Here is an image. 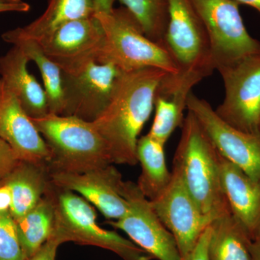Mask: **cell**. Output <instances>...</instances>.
I'll return each instance as SVG.
<instances>
[{
	"label": "cell",
	"mask_w": 260,
	"mask_h": 260,
	"mask_svg": "<svg viewBox=\"0 0 260 260\" xmlns=\"http://www.w3.org/2000/svg\"><path fill=\"white\" fill-rule=\"evenodd\" d=\"M164 70L144 68L123 73L107 107L92 121L105 140L114 164L133 166L140 132L153 112Z\"/></svg>",
	"instance_id": "cell-1"
},
{
	"label": "cell",
	"mask_w": 260,
	"mask_h": 260,
	"mask_svg": "<svg viewBox=\"0 0 260 260\" xmlns=\"http://www.w3.org/2000/svg\"><path fill=\"white\" fill-rule=\"evenodd\" d=\"M169 20L164 38L178 73L167 75L158 95H189L193 87L215 70L208 32L191 0H169Z\"/></svg>",
	"instance_id": "cell-2"
},
{
	"label": "cell",
	"mask_w": 260,
	"mask_h": 260,
	"mask_svg": "<svg viewBox=\"0 0 260 260\" xmlns=\"http://www.w3.org/2000/svg\"><path fill=\"white\" fill-rule=\"evenodd\" d=\"M219 153L192 112L188 110L173 164L202 213L210 222L231 213L222 186Z\"/></svg>",
	"instance_id": "cell-3"
},
{
	"label": "cell",
	"mask_w": 260,
	"mask_h": 260,
	"mask_svg": "<svg viewBox=\"0 0 260 260\" xmlns=\"http://www.w3.org/2000/svg\"><path fill=\"white\" fill-rule=\"evenodd\" d=\"M31 119L50 149L51 169L80 172L114 164L92 121L54 114Z\"/></svg>",
	"instance_id": "cell-4"
},
{
	"label": "cell",
	"mask_w": 260,
	"mask_h": 260,
	"mask_svg": "<svg viewBox=\"0 0 260 260\" xmlns=\"http://www.w3.org/2000/svg\"><path fill=\"white\" fill-rule=\"evenodd\" d=\"M104 32L97 61L112 63L123 73L144 68L164 70L174 76L177 66L167 48L149 39L133 15L121 6L110 13H95Z\"/></svg>",
	"instance_id": "cell-5"
},
{
	"label": "cell",
	"mask_w": 260,
	"mask_h": 260,
	"mask_svg": "<svg viewBox=\"0 0 260 260\" xmlns=\"http://www.w3.org/2000/svg\"><path fill=\"white\" fill-rule=\"evenodd\" d=\"M58 189L60 191L53 194L49 187L54 207L51 235L57 238L61 244L73 242L97 246L112 251L123 260L153 259V256L132 241L101 227L97 223L95 210L86 200L73 191Z\"/></svg>",
	"instance_id": "cell-6"
},
{
	"label": "cell",
	"mask_w": 260,
	"mask_h": 260,
	"mask_svg": "<svg viewBox=\"0 0 260 260\" xmlns=\"http://www.w3.org/2000/svg\"><path fill=\"white\" fill-rule=\"evenodd\" d=\"M209 38L215 70L260 52V42L246 30L235 0H191Z\"/></svg>",
	"instance_id": "cell-7"
},
{
	"label": "cell",
	"mask_w": 260,
	"mask_h": 260,
	"mask_svg": "<svg viewBox=\"0 0 260 260\" xmlns=\"http://www.w3.org/2000/svg\"><path fill=\"white\" fill-rule=\"evenodd\" d=\"M217 70L225 88L217 115L234 129L260 135V52Z\"/></svg>",
	"instance_id": "cell-8"
},
{
	"label": "cell",
	"mask_w": 260,
	"mask_h": 260,
	"mask_svg": "<svg viewBox=\"0 0 260 260\" xmlns=\"http://www.w3.org/2000/svg\"><path fill=\"white\" fill-rule=\"evenodd\" d=\"M122 73L112 63L95 60L73 71L61 72V114L95 121L107 107Z\"/></svg>",
	"instance_id": "cell-9"
},
{
	"label": "cell",
	"mask_w": 260,
	"mask_h": 260,
	"mask_svg": "<svg viewBox=\"0 0 260 260\" xmlns=\"http://www.w3.org/2000/svg\"><path fill=\"white\" fill-rule=\"evenodd\" d=\"M121 194L129 204L127 213L109 223L127 234L132 242L158 260H181L175 238L154 211L150 200L137 184L124 181Z\"/></svg>",
	"instance_id": "cell-10"
},
{
	"label": "cell",
	"mask_w": 260,
	"mask_h": 260,
	"mask_svg": "<svg viewBox=\"0 0 260 260\" xmlns=\"http://www.w3.org/2000/svg\"><path fill=\"white\" fill-rule=\"evenodd\" d=\"M172 180L166 190L150 201L154 211L177 242L181 259L196 245L211 222L202 213L185 185L180 170L173 164Z\"/></svg>",
	"instance_id": "cell-11"
},
{
	"label": "cell",
	"mask_w": 260,
	"mask_h": 260,
	"mask_svg": "<svg viewBox=\"0 0 260 260\" xmlns=\"http://www.w3.org/2000/svg\"><path fill=\"white\" fill-rule=\"evenodd\" d=\"M186 106L219 153L249 177L260 180V135L247 134L229 126L217 115L209 103L191 92Z\"/></svg>",
	"instance_id": "cell-12"
},
{
	"label": "cell",
	"mask_w": 260,
	"mask_h": 260,
	"mask_svg": "<svg viewBox=\"0 0 260 260\" xmlns=\"http://www.w3.org/2000/svg\"><path fill=\"white\" fill-rule=\"evenodd\" d=\"M49 178L52 185L78 193L109 220L127 213L129 204L121 194L124 181L112 164L80 172L52 169Z\"/></svg>",
	"instance_id": "cell-13"
},
{
	"label": "cell",
	"mask_w": 260,
	"mask_h": 260,
	"mask_svg": "<svg viewBox=\"0 0 260 260\" xmlns=\"http://www.w3.org/2000/svg\"><path fill=\"white\" fill-rule=\"evenodd\" d=\"M37 41L61 72H70L97 61L104 44V32L93 15L68 22Z\"/></svg>",
	"instance_id": "cell-14"
},
{
	"label": "cell",
	"mask_w": 260,
	"mask_h": 260,
	"mask_svg": "<svg viewBox=\"0 0 260 260\" xmlns=\"http://www.w3.org/2000/svg\"><path fill=\"white\" fill-rule=\"evenodd\" d=\"M0 138L11 147L20 161L50 164L45 140L14 94L0 79Z\"/></svg>",
	"instance_id": "cell-15"
},
{
	"label": "cell",
	"mask_w": 260,
	"mask_h": 260,
	"mask_svg": "<svg viewBox=\"0 0 260 260\" xmlns=\"http://www.w3.org/2000/svg\"><path fill=\"white\" fill-rule=\"evenodd\" d=\"M219 155L220 179L231 213L251 240H256L260 237V180Z\"/></svg>",
	"instance_id": "cell-16"
},
{
	"label": "cell",
	"mask_w": 260,
	"mask_h": 260,
	"mask_svg": "<svg viewBox=\"0 0 260 260\" xmlns=\"http://www.w3.org/2000/svg\"><path fill=\"white\" fill-rule=\"evenodd\" d=\"M29 59L23 51L13 47L0 56V79L18 99L32 119L49 114L47 94L28 70Z\"/></svg>",
	"instance_id": "cell-17"
},
{
	"label": "cell",
	"mask_w": 260,
	"mask_h": 260,
	"mask_svg": "<svg viewBox=\"0 0 260 260\" xmlns=\"http://www.w3.org/2000/svg\"><path fill=\"white\" fill-rule=\"evenodd\" d=\"M2 37L5 42L13 44V47H18L23 51L29 61L35 62L42 75L49 114H62V80L60 68L45 54L37 40L25 37L19 28L5 32Z\"/></svg>",
	"instance_id": "cell-18"
},
{
	"label": "cell",
	"mask_w": 260,
	"mask_h": 260,
	"mask_svg": "<svg viewBox=\"0 0 260 260\" xmlns=\"http://www.w3.org/2000/svg\"><path fill=\"white\" fill-rule=\"evenodd\" d=\"M45 166L21 161L10 173L5 184L11 189L10 213L14 220L28 213L42 200L49 188Z\"/></svg>",
	"instance_id": "cell-19"
},
{
	"label": "cell",
	"mask_w": 260,
	"mask_h": 260,
	"mask_svg": "<svg viewBox=\"0 0 260 260\" xmlns=\"http://www.w3.org/2000/svg\"><path fill=\"white\" fill-rule=\"evenodd\" d=\"M164 145L148 134L139 138L137 144V160L142 168L137 186L150 201L158 198L172 180V172L166 162Z\"/></svg>",
	"instance_id": "cell-20"
},
{
	"label": "cell",
	"mask_w": 260,
	"mask_h": 260,
	"mask_svg": "<svg viewBox=\"0 0 260 260\" xmlns=\"http://www.w3.org/2000/svg\"><path fill=\"white\" fill-rule=\"evenodd\" d=\"M210 225V260H251L252 241L232 213L222 215Z\"/></svg>",
	"instance_id": "cell-21"
},
{
	"label": "cell",
	"mask_w": 260,
	"mask_h": 260,
	"mask_svg": "<svg viewBox=\"0 0 260 260\" xmlns=\"http://www.w3.org/2000/svg\"><path fill=\"white\" fill-rule=\"evenodd\" d=\"M19 240L27 260L51 237L54 229V207L49 188L42 200L28 213L15 220Z\"/></svg>",
	"instance_id": "cell-22"
},
{
	"label": "cell",
	"mask_w": 260,
	"mask_h": 260,
	"mask_svg": "<svg viewBox=\"0 0 260 260\" xmlns=\"http://www.w3.org/2000/svg\"><path fill=\"white\" fill-rule=\"evenodd\" d=\"M93 15L92 0H49L41 16L19 29L25 37L39 40L68 22Z\"/></svg>",
	"instance_id": "cell-23"
},
{
	"label": "cell",
	"mask_w": 260,
	"mask_h": 260,
	"mask_svg": "<svg viewBox=\"0 0 260 260\" xmlns=\"http://www.w3.org/2000/svg\"><path fill=\"white\" fill-rule=\"evenodd\" d=\"M133 15L145 36L164 46L169 20V0H119Z\"/></svg>",
	"instance_id": "cell-24"
},
{
	"label": "cell",
	"mask_w": 260,
	"mask_h": 260,
	"mask_svg": "<svg viewBox=\"0 0 260 260\" xmlns=\"http://www.w3.org/2000/svg\"><path fill=\"white\" fill-rule=\"evenodd\" d=\"M189 95L175 94L170 97L157 95L155 100V113L148 135L165 145L176 129L182 126L184 112L187 109Z\"/></svg>",
	"instance_id": "cell-25"
},
{
	"label": "cell",
	"mask_w": 260,
	"mask_h": 260,
	"mask_svg": "<svg viewBox=\"0 0 260 260\" xmlns=\"http://www.w3.org/2000/svg\"><path fill=\"white\" fill-rule=\"evenodd\" d=\"M0 260H25L16 223L10 211L0 213Z\"/></svg>",
	"instance_id": "cell-26"
},
{
	"label": "cell",
	"mask_w": 260,
	"mask_h": 260,
	"mask_svg": "<svg viewBox=\"0 0 260 260\" xmlns=\"http://www.w3.org/2000/svg\"><path fill=\"white\" fill-rule=\"evenodd\" d=\"M20 162L11 147L0 138V181L5 180Z\"/></svg>",
	"instance_id": "cell-27"
},
{
	"label": "cell",
	"mask_w": 260,
	"mask_h": 260,
	"mask_svg": "<svg viewBox=\"0 0 260 260\" xmlns=\"http://www.w3.org/2000/svg\"><path fill=\"white\" fill-rule=\"evenodd\" d=\"M211 225L205 229L192 250L181 260H210L209 257V243L211 237Z\"/></svg>",
	"instance_id": "cell-28"
},
{
	"label": "cell",
	"mask_w": 260,
	"mask_h": 260,
	"mask_svg": "<svg viewBox=\"0 0 260 260\" xmlns=\"http://www.w3.org/2000/svg\"><path fill=\"white\" fill-rule=\"evenodd\" d=\"M61 244V242L57 238L51 235L37 252L27 260H55L56 251Z\"/></svg>",
	"instance_id": "cell-29"
},
{
	"label": "cell",
	"mask_w": 260,
	"mask_h": 260,
	"mask_svg": "<svg viewBox=\"0 0 260 260\" xmlns=\"http://www.w3.org/2000/svg\"><path fill=\"white\" fill-rule=\"evenodd\" d=\"M30 5L25 2L5 1L0 0V13H7V12H18V13H27L30 10Z\"/></svg>",
	"instance_id": "cell-30"
},
{
	"label": "cell",
	"mask_w": 260,
	"mask_h": 260,
	"mask_svg": "<svg viewBox=\"0 0 260 260\" xmlns=\"http://www.w3.org/2000/svg\"><path fill=\"white\" fill-rule=\"evenodd\" d=\"M11 205V189L8 184H4L0 186V213L10 211Z\"/></svg>",
	"instance_id": "cell-31"
},
{
	"label": "cell",
	"mask_w": 260,
	"mask_h": 260,
	"mask_svg": "<svg viewBox=\"0 0 260 260\" xmlns=\"http://www.w3.org/2000/svg\"><path fill=\"white\" fill-rule=\"evenodd\" d=\"M93 2L94 14L95 13H110L114 10L115 0H92Z\"/></svg>",
	"instance_id": "cell-32"
},
{
	"label": "cell",
	"mask_w": 260,
	"mask_h": 260,
	"mask_svg": "<svg viewBox=\"0 0 260 260\" xmlns=\"http://www.w3.org/2000/svg\"><path fill=\"white\" fill-rule=\"evenodd\" d=\"M251 260H260V237L250 244Z\"/></svg>",
	"instance_id": "cell-33"
},
{
	"label": "cell",
	"mask_w": 260,
	"mask_h": 260,
	"mask_svg": "<svg viewBox=\"0 0 260 260\" xmlns=\"http://www.w3.org/2000/svg\"><path fill=\"white\" fill-rule=\"evenodd\" d=\"M239 5L243 4L252 7L260 13V0H235Z\"/></svg>",
	"instance_id": "cell-34"
},
{
	"label": "cell",
	"mask_w": 260,
	"mask_h": 260,
	"mask_svg": "<svg viewBox=\"0 0 260 260\" xmlns=\"http://www.w3.org/2000/svg\"><path fill=\"white\" fill-rule=\"evenodd\" d=\"M5 1L13 2V3H18V2H21L22 0H5Z\"/></svg>",
	"instance_id": "cell-35"
}]
</instances>
